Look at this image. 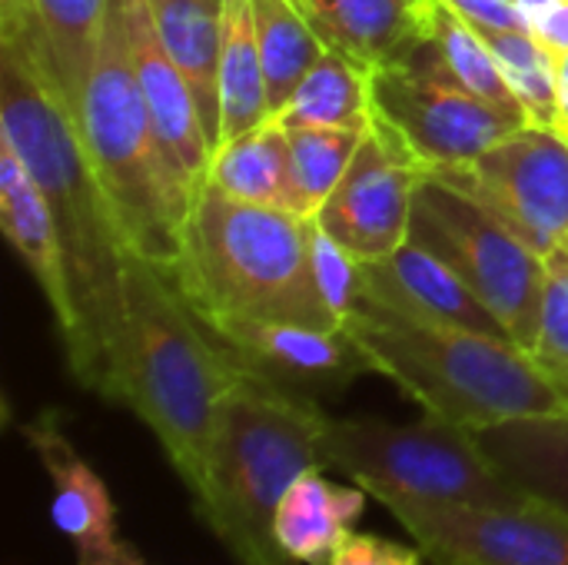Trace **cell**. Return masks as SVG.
<instances>
[{"instance_id": "obj_1", "label": "cell", "mask_w": 568, "mask_h": 565, "mask_svg": "<svg viewBox=\"0 0 568 565\" xmlns=\"http://www.w3.org/2000/svg\"><path fill=\"white\" fill-rule=\"evenodd\" d=\"M0 140L40 183L67 256L73 326L63 343L70 376L97 396L126 320L133 250L80 140L77 117L30 37L0 40Z\"/></svg>"}, {"instance_id": "obj_2", "label": "cell", "mask_w": 568, "mask_h": 565, "mask_svg": "<svg viewBox=\"0 0 568 565\" xmlns=\"http://www.w3.org/2000/svg\"><path fill=\"white\" fill-rule=\"evenodd\" d=\"M240 376L170 273L133 253L123 333L97 396L153 433L190 496L203 483L216 410Z\"/></svg>"}, {"instance_id": "obj_3", "label": "cell", "mask_w": 568, "mask_h": 565, "mask_svg": "<svg viewBox=\"0 0 568 565\" xmlns=\"http://www.w3.org/2000/svg\"><path fill=\"white\" fill-rule=\"evenodd\" d=\"M326 420L316 400L246 373L223 396L190 500L236 565H300L276 539V509L306 470H323Z\"/></svg>"}, {"instance_id": "obj_4", "label": "cell", "mask_w": 568, "mask_h": 565, "mask_svg": "<svg viewBox=\"0 0 568 565\" xmlns=\"http://www.w3.org/2000/svg\"><path fill=\"white\" fill-rule=\"evenodd\" d=\"M313 220L253 206L203 183L170 280L196 316H246L343 330L313 280Z\"/></svg>"}, {"instance_id": "obj_5", "label": "cell", "mask_w": 568, "mask_h": 565, "mask_svg": "<svg viewBox=\"0 0 568 565\" xmlns=\"http://www.w3.org/2000/svg\"><path fill=\"white\" fill-rule=\"evenodd\" d=\"M369 370L396 383L423 413L463 430H489L526 416H568V393L513 340L413 323L389 313H356L343 326Z\"/></svg>"}, {"instance_id": "obj_6", "label": "cell", "mask_w": 568, "mask_h": 565, "mask_svg": "<svg viewBox=\"0 0 568 565\" xmlns=\"http://www.w3.org/2000/svg\"><path fill=\"white\" fill-rule=\"evenodd\" d=\"M77 127L130 250L170 273L183 246L193 193L170 163L143 103L116 0L77 110Z\"/></svg>"}, {"instance_id": "obj_7", "label": "cell", "mask_w": 568, "mask_h": 565, "mask_svg": "<svg viewBox=\"0 0 568 565\" xmlns=\"http://www.w3.org/2000/svg\"><path fill=\"white\" fill-rule=\"evenodd\" d=\"M323 470H336L379 500L396 506H473L509 509L529 496L499 473L473 430L423 416L416 423L326 420Z\"/></svg>"}, {"instance_id": "obj_8", "label": "cell", "mask_w": 568, "mask_h": 565, "mask_svg": "<svg viewBox=\"0 0 568 565\" xmlns=\"http://www.w3.org/2000/svg\"><path fill=\"white\" fill-rule=\"evenodd\" d=\"M409 240L443 260L532 350L546 296V256L459 186L426 173L413 196Z\"/></svg>"}, {"instance_id": "obj_9", "label": "cell", "mask_w": 568, "mask_h": 565, "mask_svg": "<svg viewBox=\"0 0 568 565\" xmlns=\"http://www.w3.org/2000/svg\"><path fill=\"white\" fill-rule=\"evenodd\" d=\"M369 97L373 123L386 127L426 173L463 167L526 127L523 117L479 100L443 73L419 33L396 60L369 73Z\"/></svg>"}, {"instance_id": "obj_10", "label": "cell", "mask_w": 568, "mask_h": 565, "mask_svg": "<svg viewBox=\"0 0 568 565\" xmlns=\"http://www.w3.org/2000/svg\"><path fill=\"white\" fill-rule=\"evenodd\" d=\"M433 176L469 193L539 256L568 243V140L556 127L526 123L476 160Z\"/></svg>"}, {"instance_id": "obj_11", "label": "cell", "mask_w": 568, "mask_h": 565, "mask_svg": "<svg viewBox=\"0 0 568 565\" xmlns=\"http://www.w3.org/2000/svg\"><path fill=\"white\" fill-rule=\"evenodd\" d=\"M429 565H568V516L526 500L509 509H389Z\"/></svg>"}, {"instance_id": "obj_12", "label": "cell", "mask_w": 568, "mask_h": 565, "mask_svg": "<svg viewBox=\"0 0 568 565\" xmlns=\"http://www.w3.org/2000/svg\"><path fill=\"white\" fill-rule=\"evenodd\" d=\"M426 170L379 123H369L343 180L313 216L359 263H376L409 240L413 196Z\"/></svg>"}, {"instance_id": "obj_13", "label": "cell", "mask_w": 568, "mask_h": 565, "mask_svg": "<svg viewBox=\"0 0 568 565\" xmlns=\"http://www.w3.org/2000/svg\"><path fill=\"white\" fill-rule=\"evenodd\" d=\"M203 323L246 376L293 396L323 403L326 396H339L359 376L373 373L346 330L246 316H213Z\"/></svg>"}, {"instance_id": "obj_14", "label": "cell", "mask_w": 568, "mask_h": 565, "mask_svg": "<svg viewBox=\"0 0 568 565\" xmlns=\"http://www.w3.org/2000/svg\"><path fill=\"white\" fill-rule=\"evenodd\" d=\"M116 3H120V17L126 30L130 67L140 83L150 120L156 127V137L170 163L176 167L180 180L196 196L210 176V160H213V140L206 133L200 103L186 77L180 73V67L166 53L156 33V23L150 17V3L146 0H116Z\"/></svg>"}, {"instance_id": "obj_15", "label": "cell", "mask_w": 568, "mask_h": 565, "mask_svg": "<svg viewBox=\"0 0 568 565\" xmlns=\"http://www.w3.org/2000/svg\"><path fill=\"white\" fill-rule=\"evenodd\" d=\"M363 313L376 310L413 323L463 326L513 340L499 316L443 260H436L413 240H406L386 260L363 263Z\"/></svg>"}, {"instance_id": "obj_16", "label": "cell", "mask_w": 568, "mask_h": 565, "mask_svg": "<svg viewBox=\"0 0 568 565\" xmlns=\"http://www.w3.org/2000/svg\"><path fill=\"white\" fill-rule=\"evenodd\" d=\"M23 443L50 480V519L77 546V553L116 539V506L110 486L73 446L63 416L43 410L20 426Z\"/></svg>"}, {"instance_id": "obj_17", "label": "cell", "mask_w": 568, "mask_h": 565, "mask_svg": "<svg viewBox=\"0 0 568 565\" xmlns=\"http://www.w3.org/2000/svg\"><path fill=\"white\" fill-rule=\"evenodd\" d=\"M0 226L20 263L30 270L33 283L40 286L57 333L67 336L73 326V296L67 276V256L60 243V230L53 210L27 170V163L0 140Z\"/></svg>"}, {"instance_id": "obj_18", "label": "cell", "mask_w": 568, "mask_h": 565, "mask_svg": "<svg viewBox=\"0 0 568 565\" xmlns=\"http://www.w3.org/2000/svg\"><path fill=\"white\" fill-rule=\"evenodd\" d=\"M366 490L339 486L323 470H306L276 509V539L300 565H329L366 513Z\"/></svg>"}, {"instance_id": "obj_19", "label": "cell", "mask_w": 568, "mask_h": 565, "mask_svg": "<svg viewBox=\"0 0 568 565\" xmlns=\"http://www.w3.org/2000/svg\"><path fill=\"white\" fill-rule=\"evenodd\" d=\"M326 50L376 70L396 60L419 33V7L409 0H296Z\"/></svg>"}, {"instance_id": "obj_20", "label": "cell", "mask_w": 568, "mask_h": 565, "mask_svg": "<svg viewBox=\"0 0 568 565\" xmlns=\"http://www.w3.org/2000/svg\"><path fill=\"white\" fill-rule=\"evenodd\" d=\"M486 456L526 496L568 516V416H526L476 433Z\"/></svg>"}, {"instance_id": "obj_21", "label": "cell", "mask_w": 568, "mask_h": 565, "mask_svg": "<svg viewBox=\"0 0 568 565\" xmlns=\"http://www.w3.org/2000/svg\"><path fill=\"white\" fill-rule=\"evenodd\" d=\"M216 190L240 203L270 206L300 216L293 160H290V137L276 117L263 120L260 127L246 130L243 137L213 150L210 176Z\"/></svg>"}, {"instance_id": "obj_22", "label": "cell", "mask_w": 568, "mask_h": 565, "mask_svg": "<svg viewBox=\"0 0 568 565\" xmlns=\"http://www.w3.org/2000/svg\"><path fill=\"white\" fill-rule=\"evenodd\" d=\"M156 33L186 77L206 133L216 150L220 137V50H223V7L200 0H146Z\"/></svg>"}, {"instance_id": "obj_23", "label": "cell", "mask_w": 568, "mask_h": 565, "mask_svg": "<svg viewBox=\"0 0 568 565\" xmlns=\"http://www.w3.org/2000/svg\"><path fill=\"white\" fill-rule=\"evenodd\" d=\"M50 80L77 117L113 0H30Z\"/></svg>"}, {"instance_id": "obj_24", "label": "cell", "mask_w": 568, "mask_h": 565, "mask_svg": "<svg viewBox=\"0 0 568 565\" xmlns=\"http://www.w3.org/2000/svg\"><path fill=\"white\" fill-rule=\"evenodd\" d=\"M270 90L256 40L253 0H223V50H220V137L216 147L243 137L270 120Z\"/></svg>"}, {"instance_id": "obj_25", "label": "cell", "mask_w": 568, "mask_h": 565, "mask_svg": "<svg viewBox=\"0 0 568 565\" xmlns=\"http://www.w3.org/2000/svg\"><path fill=\"white\" fill-rule=\"evenodd\" d=\"M419 43L436 60V67L449 73L463 90L526 120L493 50L446 0H419Z\"/></svg>"}, {"instance_id": "obj_26", "label": "cell", "mask_w": 568, "mask_h": 565, "mask_svg": "<svg viewBox=\"0 0 568 565\" xmlns=\"http://www.w3.org/2000/svg\"><path fill=\"white\" fill-rule=\"evenodd\" d=\"M286 130L320 127V130H369L373 97L369 70L326 50L316 67L303 77L296 93L273 113Z\"/></svg>"}, {"instance_id": "obj_27", "label": "cell", "mask_w": 568, "mask_h": 565, "mask_svg": "<svg viewBox=\"0 0 568 565\" xmlns=\"http://www.w3.org/2000/svg\"><path fill=\"white\" fill-rule=\"evenodd\" d=\"M253 20L270 90V110L276 113L326 53V43L296 7V0H253Z\"/></svg>"}, {"instance_id": "obj_28", "label": "cell", "mask_w": 568, "mask_h": 565, "mask_svg": "<svg viewBox=\"0 0 568 565\" xmlns=\"http://www.w3.org/2000/svg\"><path fill=\"white\" fill-rule=\"evenodd\" d=\"M486 47L493 50L509 90L516 93L523 113L536 127L559 130V83H556V57L529 33V30H503V27H473Z\"/></svg>"}, {"instance_id": "obj_29", "label": "cell", "mask_w": 568, "mask_h": 565, "mask_svg": "<svg viewBox=\"0 0 568 565\" xmlns=\"http://www.w3.org/2000/svg\"><path fill=\"white\" fill-rule=\"evenodd\" d=\"M286 130V127H283ZM290 137V160L296 180L300 216L313 220L326 196L343 180L349 160L356 157L366 130H320V127H293Z\"/></svg>"}, {"instance_id": "obj_30", "label": "cell", "mask_w": 568, "mask_h": 565, "mask_svg": "<svg viewBox=\"0 0 568 565\" xmlns=\"http://www.w3.org/2000/svg\"><path fill=\"white\" fill-rule=\"evenodd\" d=\"M313 280L316 290L329 310V316L336 320V326H346V320H353L356 313H363L366 293H363V263L346 253L316 220H313Z\"/></svg>"}, {"instance_id": "obj_31", "label": "cell", "mask_w": 568, "mask_h": 565, "mask_svg": "<svg viewBox=\"0 0 568 565\" xmlns=\"http://www.w3.org/2000/svg\"><path fill=\"white\" fill-rule=\"evenodd\" d=\"M532 360L546 370L552 383L568 393V250L546 256V296L539 333L532 343Z\"/></svg>"}, {"instance_id": "obj_32", "label": "cell", "mask_w": 568, "mask_h": 565, "mask_svg": "<svg viewBox=\"0 0 568 565\" xmlns=\"http://www.w3.org/2000/svg\"><path fill=\"white\" fill-rule=\"evenodd\" d=\"M423 559L426 556L419 553V546L409 549L373 533H353L329 565H423Z\"/></svg>"}, {"instance_id": "obj_33", "label": "cell", "mask_w": 568, "mask_h": 565, "mask_svg": "<svg viewBox=\"0 0 568 565\" xmlns=\"http://www.w3.org/2000/svg\"><path fill=\"white\" fill-rule=\"evenodd\" d=\"M469 27H503V30H526L516 0H446Z\"/></svg>"}, {"instance_id": "obj_34", "label": "cell", "mask_w": 568, "mask_h": 565, "mask_svg": "<svg viewBox=\"0 0 568 565\" xmlns=\"http://www.w3.org/2000/svg\"><path fill=\"white\" fill-rule=\"evenodd\" d=\"M552 57H562L568 53V0H556L549 7V13L529 30Z\"/></svg>"}, {"instance_id": "obj_35", "label": "cell", "mask_w": 568, "mask_h": 565, "mask_svg": "<svg viewBox=\"0 0 568 565\" xmlns=\"http://www.w3.org/2000/svg\"><path fill=\"white\" fill-rule=\"evenodd\" d=\"M77 565H146L143 556L133 549V543H123L120 536L113 543H103V546H93V549H83L77 553Z\"/></svg>"}, {"instance_id": "obj_36", "label": "cell", "mask_w": 568, "mask_h": 565, "mask_svg": "<svg viewBox=\"0 0 568 565\" xmlns=\"http://www.w3.org/2000/svg\"><path fill=\"white\" fill-rule=\"evenodd\" d=\"M27 27H33L30 0H0V40H10Z\"/></svg>"}, {"instance_id": "obj_37", "label": "cell", "mask_w": 568, "mask_h": 565, "mask_svg": "<svg viewBox=\"0 0 568 565\" xmlns=\"http://www.w3.org/2000/svg\"><path fill=\"white\" fill-rule=\"evenodd\" d=\"M556 83H559V130H568V53L556 57Z\"/></svg>"}, {"instance_id": "obj_38", "label": "cell", "mask_w": 568, "mask_h": 565, "mask_svg": "<svg viewBox=\"0 0 568 565\" xmlns=\"http://www.w3.org/2000/svg\"><path fill=\"white\" fill-rule=\"evenodd\" d=\"M200 3H210V7H223V0H200Z\"/></svg>"}, {"instance_id": "obj_39", "label": "cell", "mask_w": 568, "mask_h": 565, "mask_svg": "<svg viewBox=\"0 0 568 565\" xmlns=\"http://www.w3.org/2000/svg\"><path fill=\"white\" fill-rule=\"evenodd\" d=\"M409 3H416V7H419V0H409Z\"/></svg>"}, {"instance_id": "obj_40", "label": "cell", "mask_w": 568, "mask_h": 565, "mask_svg": "<svg viewBox=\"0 0 568 565\" xmlns=\"http://www.w3.org/2000/svg\"><path fill=\"white\" fill-rule=\"evenodd\" d=\"M562 133H566V140H568V130H562Z\"/></svg>"}, {"instance_id": "obj_41", "label": "cell", "mask_w": 568, "mask_h": 565, "mask_svg": "<svg viewBox=\"0 0 568 565\" xmlns=\"http://www.w3.org/2000/svg\"><path fill=\"white\" fill-rule=\"evenodd\" d=\"M566 250H568V243H566Z\"/></svg>"}]
</instances>
